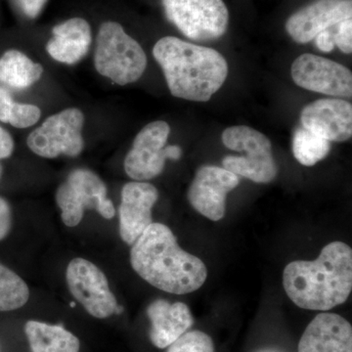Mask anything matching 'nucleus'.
<instances>
[{
  "label": "nucleus",
  "instance_id": "f257e3e1",
  "mask_svg": "<svg viewBox=\"0 0 352 352\" xmlns=\"http://www.w3.org/2000/svg\"><path fill=\"white\" fill-rule=\"evenodd\" d=\"M131 263L146 282L173 295L193 293L208 277L201 259L182 250L173 231L162 223H152L133 243Z\"/></svg>",
  "mask_w": 352,
  "mask_h": 352
},
{
  "label": "nucleus",
  "instance_id": "f03ea898",
  "mask_svg": "<svg viewBox=\"0 0 352 352\" xmlns=\"http://www.w3.org/2000/svg\"><path fill=\"white\" fill-rule=\"evenodd\" d=\"M287 296L302 309L326 312L346 302L352 289V250L332 242L315 261H292L285 267Z\"/></svg>",
  "mask_w": 352,
  "mask_h": 352
},
{
  "label": "nucleus",
  "instance_id": "7ed1b4c3",
  "mask_svg": "<svg viewBox=\"0 0 352 352\" xmlns=\"http://www.w3.org/2000/svg\"><path fill=\"white\" fill-rule=\"evenodd\" d=\"M153 55L163 69L170 94L177 98L207 102L228 76V64L219 51L175 36L160 39Z\"/></svg>",
  "mask_w": 352,
  "mask_h": 352
},
{
  "label": "nucleus",
  "instance_id": "20e7f679",
  "mask_svg": "<svg viewBox=\"0 0 352 352\" xmlns=\"http://www.w3.org/2000/svg\"><path fill=\"white\" fill-rule=\"evenodd\" d=\"M94 66L101 76L119 85L138 82L147 67L140 44L124 32L119 23H103L99 28Z\"/></svg>",
  "mask_w": 352,
  "mask_h": 352
},
{
  "label": "nucleus",
  "instance_id": "39448f33",
  "mask_svg": "<svg viewBox=\"0 0 352 352\" xmlns=\"http://www.w3.org/2000/svg\"><path fill=\"white\" fill-rule=\"evenodd\" d=\"M222 142L228 149L244 153L243 156H227L223 168L256 183H270L278 168L272 145L263 133L245 126H230L222 132Z\"/></svg>",
  "mask_w": 352,
  "mask_h": 352
},
{
  "label": "nucleus",
  "instance_id": "423d86ee",
  "mask_svg": "<svg viewBox=\"0 0 352 352\" xmlns=\"http://www.w3.org/2000/svg\"><path fill=\"white\" fill-rule=\"evenodd\" d=\"M55 200L61 210L62 221L68 227L78 226L85 210H95L106 219H112L116 215L105 183L87 168L72 171L58 188Z\"/></svg>",
  "mask_w": 352,
  "mask_h": 352
},
{
  "label": "nucleus",
  "instance_id": "0eeeda50",
  "mask_svg": "<svg viewBox=\"0 0 352 352\" xmlns=\"http://www.w3.org/2000/svg\"><path fill=\"white\" fill-rule=\"evenodd\" d=\"M166 18L196 41L221 38L229 24V11L222 0H162Z\"/></svg>",
  "mask_w": 352,
  "mask_h": 352
},
{
  "label": "nucleus",
  "instance_id": "6e6552de",
  "mask_svg": "<svg viewBox=\"0 0 352 352\" xmlns=\"http://www.w3.org/2000/svg\"><path fill=\"white\" fill-rule=\"evenodd\" d=\"M85 115L76 108L66 109L44 120L28 136L32 152L45 159L65 156L75 157L82 152Z\"/></svg>",
  "mask_w": 352,
  "mask_h": 352
},
{
  "label": "nucleus",
  "instance_id": "1a4fd4ad",
  "mask_svg": "<svg viewBox=\"0 0 352 352\" xmlns=\"http://www.w3.org/2000/svg\"><path fill=\"white\" fill-rule=\"evenodd\" d=\"M69 292L95 318H108L116 314L118 305L106 275L87 259L74 258L66 271Z\"/></svg>",
  "mask_w": 352,
  "mask_h": 352
},
{
  "label": "nucleus",
  "instance_id": "9d476101",
  "mask_svg": "<svg viewBox=\"0 0 352 352\" xmlns=\"http://www.w3.org/2000/svg\"><path fill=\"white\" fill-rule=\"evenodd\" d=\"M291 72L296 85L305 89L331 96H352L351 69L327 58L305 53L294 61Z\"/></svg>",
  "mask_w": 352,
  "mask_h": 352
},
{
  "label": "nucleus",
  "instance_id": "9b49d317",
  "mask_svg": "<svg viewBox=\"0 0 352 352\" xmlns=\"http://www.w3.org/2000/svg\"><path fill=\"white\" fill-rule=\"evenodd\" d=\"M170 133L168 122H150L136 135L124 159L126 175L136 182L153 179L163 173L166 164L164 147Z\"/></svg>",
  "mask_w": 352,
  "mask_h": 352
},
{
  "label": "nucleus",
  "instance_id": "f8f14e48",
  "mask_svg": "<svg viewBox=\"0 0 352 352\" xmlns=\"http://www.w3.org/2000/svg\"><path fill=\"white\" fill-rule=\"evenodd\" d=\"M239 176L215 166H204L197 170L190 185L188 201L199 214L212 221L226 217V197L239 185Z\"/></svg>",
  "mask_w": 352,
  "mask_h": 352
},
{
  "label": "nucleus",
  "instance_id": "ddd939ff",
  "mask_svg": "<svg viewBox=\"0 0 352 352\" xmlns=\"http://www.w3.org/2000/svg\"><path fill=\"white\" fill-rule=\"evenodd\" d=\"M351 17L352 0H317L289 16L285 27L293 41L303 44Z\"/></svg>",
  "mask_w": 352,
  "mask_h": 352
},
{
  "label": "nucleus",
  "instance_id": "4468645a",
  "mask_svg": "<svg viewBox=\"0 0 352 352\" xmlns=\"http://www.w3.org/2000/svg\"><path fill=\"white\" fill-rule=\"evenodd\" d=\"M157 199L159 192L151 183L131 182L122 187L120 236L127 245H133L153 223L152 210Z\"/></svg>",
  "mask_w": 352,
  "mask_h": 352
},
{
  "label": "nucleus",
  "instance_id": "2eb2a0df",
  "mask_svg": "<svg viewBox=\"0 0 352 352\" xmlns=\"http://www.w3.org/2000/svg\"><path fill=\"white\" fill-rule=\"evenodd\" d=\"M300 122L330 142H344L352 135V105L340 99H319L303 108Z\"/></svg>",
  "mask_w": 352,
  "mask_h": 352
},
{
  "label": "nucleus",
  "instance_id": "dca6fc26",
  "mask_svg": "<svg viewBox=\"0 0 352 352\" xmlns=\"http://www.w3.org/2000/svg\"><path fill=\"white\" fill-rule=\"evenodd\" d=\"M298 352H352L351 324L339 314L316 315L300 337Z\"/></svg>",
  "mask_w": 352,
  "mask_h": 352
},
{
  "label": "nucleus",
  "instance_id": "f3484780",
  "mask_svg": "<svg viewBox=\"0 0 352 352\" xmlns=\"http://www.w3.org/2000/svg\"><path fill=\"white\" fill-rule=\"evenodd\" d=\"M147 315L151 323L150 340L160 349H168L194 324L188 305L179 302L154 300L147 308Z\"/></svg>",
  "mask_w": 352,
  "mask_h": 352
},
{
  "label": "nucleus",
  "instance_id": "a211bd4d",
  "mask_svg": "<svg viewBox=\"0 0 352 352\" xmlns=\"http://www.w3.org/2000/svg\"><path fill=\"white\" fill-rule=\"evenodd\" d=\"M53 38L46 44V51L60 63L74 65L80 62L89 50L91 28L87 20L73 18L55 25Z\"/></svg>",
  "mask_w": 352,
  "mask_h": 352
},
{
  "label": "nucleus",
  "instance_id": "6ab92c4d",
  "mask_svg": "<svg viewBox=\"0 0 352 352\" xmlns=\"http://www.w3.org/2000/svg\"><path fill=\"white\" fill-rule=\"evenodd\" d=\"M25 333L32 352L80 351V340L62 326L31 320L25 324Z\"/></svg>",
  "mask_w": 352,
  "mask_h": 352
},
{
  "label": "nucleus",
  "instance_id": "aec40b11",
  "mask_svg": "<svg viewBox=\"0 0 352 352\" xmlns=\"http://www.w3.org/2000/svg\"><path fill=\"white\" fill-rule=\"evenodd\" d=\"M43 68L18 50H8L0 58V83L15 90L27 89L41 80Z\"/></svg>",
  "mask_w": 352,
  "mask_h": 352
},
{
  "label": "nucleus",
  "instance_id": "412c9836",
  "mask_svg": "<svg viewBox=\"0 0 352 352\" xmlns=\"http://www.w3.org/2000/svg\"><path fill=\"white\" fill-rule=\"evenodd\" d=\"M292 149L298 163L312 166L328 156L331 142L300 126L294 132Z\"/></svg>",
  "mask_w": 352,
  "mask_h": 352
},
{
  "label": "nucleus",
  "instance_id": "4be33fe9",
  "mask_svg": "<svg viewBox=\"0 0 352 352\" xmlns=\"http://www.w3.org/2000/svg\"><path fill=\"white\" fill-rule=\"evenodd\" d=\"M29 298V287L24 280L0 263V312L23 307Z\"/></svg>",
  "mask_w": 352,
  "mask_h": 352
},
{
  "label": "nucleus",
  "instance_id": "5701e85b",
  "mask_svg": "<svg viewBox=\"0 0 352 352\" xmlns=\"http://www.w3.org/2000/svg\"><path fill=\"white\" fill-rule=\"evenodd\" d=\"M41 116L38 106L17 103L6 88L0 87V122L16 129H27L36 124Z\"/></svg>",
  "mask_w": 352,
  "mask_h": 352
},
{
  "label": "nucleus",
  "instance_id": "b1692460",
  "mask_svg": "<svg viewBox=\"0 0 352 352\" xmlns=\"http://www.w3.org/2000/svg\"><path fill=\"white\" fill-rule=\"evenodd\" d=\"M166 352H215L214 340L200 330L187 331L168 347Z\"/></svg>",
  "mask_w": 352,
  "mask_h": 352
},
{
  "label": "nucleus",
  "instance_id": "393cba45",
  "mask_svg": "<svg viewBox=\"0 0 352 352\" xmlns=\"http://www.w3.org/2000/svg\"><path fill=\"white\" fill-rule=\"evenodd\" d=\"M335 44L346 54H351L352 52L351 18L342 21L335 25Z\"/></svg>",
  "mask_w": 352,
  "mask_h": 352
},
{
  "label": "nucleus",
  "instance_id": "a878e982",
  "mask_svg": "<svg viewBox=\"0 0 352 352\" xmlns=\"http://www.w3.org/2000/svg\"><path fill=\"white\" fill-rule=\"evenodd\" d=\"M12 226V212L8 201L0 198V241L6 239Z\"/></svg>",
  "mask_w": 352,
  "mask_h": 352
},
{
  "label": "nucleus",
  "instance_id": "bb28decb",
  "mask_svg": "<svg viewBox=\"0 0 352 352\" xmlns=\"http://www.w3.org/2000/svg\"><path fill=\"white\" fill-rule=\"evenodd\" d=\"M335 25L321 32L314 39L315 45L322 52H331L335 48Z\"/></svg>",
  "mask_w": 352,
  "mask_h": 352
},
{
  "label": "nucleus",
  "instance_id": "cd10ccee",
  "mask_svg": "<svg viewBox=\"0 0 352 352\" xmlns=\"http://www.w3.org/2000/svg\"><path fill=\"white\" fill-rule=\"evenodd\" d=\"M18 2L25 15L34 19L43 11L47 0H18Z\"/></svg>",
  "mask_w": 352,
  "mask_h": 352
},
{
  "label": "nucleus",
  "instance_id": "c85d7f7f",
  "mask_svg": "<svg viewBox=\"0 0 352 352\" xmlns=\"http://www.w3.org/2000/svg\"><path fill=\"white\" fill-rule=\"evenodd\" d=\"M14 151V140L6 129L0 126V160L7 159Z\"/></svg>",
  "mask_w": 352,
  "mask_h": 352
},
{
  "label": "nucleus",
  "instance_id": "c756f323",
  "mask_svg": "<svg viewBox=\"0 0 352 352\" xmlns=\"http://www.w3.org/2000/svg\"><path fill=\"white\" fill-rule=\"evenodd\" d=\"M164 155L166 159L173 160L177 161L182 156V150L179 146L168 145L164 147Z\"/></svg>",
  "mask_w": 352,
  "mask_h": 352
},
{
  "label": "nucleus",
  "instance_id": "7c9ffc66",
  "mask_svg": "<svg viewBox=\"0 0 352 352\" xmlns=\"http://www.w3.org/2000/svg\"><path fill=\"white\" fill-rule=\"evenodd\" d=\"M254 352H287L285 351L284 349H280V347L277 346H263L259 347V349H256Z\"/></svg>",
  "mask_w": 352,
  "mask_h": 352
},
{
  "label": "nucleus",
  "instance_id": "2f4dec72",
  "mask_svg": "<svg viewBox=\"0 0 352 352\" xmlns=\"http://www.w3.org/2000/svg\"><path fill=\"white\" fill-rule=\"evenodd\" d=\"M2 171H3V168H2L1 164H0V179H1Z\"/></svg>",
  "mask_w": 352,
  "mask_h": 352
}]
</instances>
